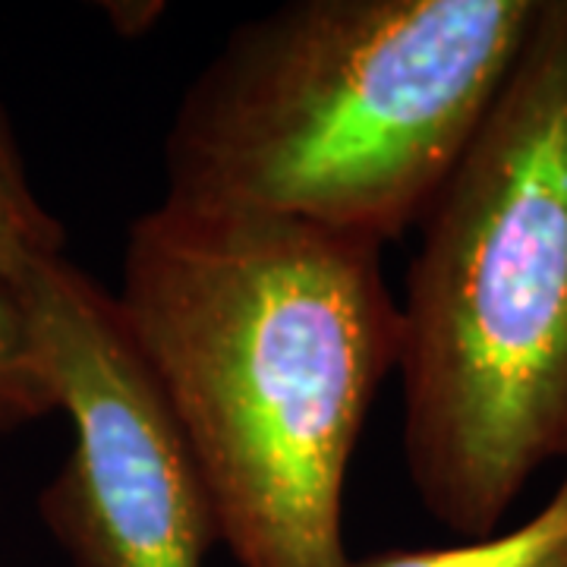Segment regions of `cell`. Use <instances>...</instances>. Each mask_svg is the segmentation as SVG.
Segmentation results:
<instances>
[{
	"label": "cell",
	"instance_id": "obj_1",
	"mask_svg": "<svg viewBox=\"0 0 567 567\" xmlns=\"http://www.w3.org/2000/svg\"><path fill=\"white\" fill-rule=\"evenodd\" d=\"M114 297L234 561L350 567L347 470L401 344L382 246L162 203L130 224Z\"/></svg>",
	"mask_w": 567,
	"mask_h": 567
},
{
	"label": "cell",
	"instance_id": "obj_2",
	"mask_svg": "<svg viewBox=\"0 0 567 567\" xmlns=\"http://www.w3.org/2000/svg\"><path fill=\"white\" fill-rule=\"evenodd\" d=\"M539 0H290L240 22L164 133V199L394 244L486 121Z\"/></svg>",
	"mask_w": 567,
	"mask_h": 567
},
{
	"label": "cell",
	"instance_id": "obj_3",
	"mask_svg": "<svg viewBox=\"0 0 567 567\" xmlns=\"http://www.w3.org/2000/svg\"><path fill=\"white\" fill-rule=\"evenodd\" d=\"M398 300L404 461L457 539L567 464V0L536 20L420 221Z\"/></svg>",
	"mask_w": 567,
	"mask_h": 567
},
{
	"label": "cell",
	"instance_id": "obj_4",
	"mask_svg": "<svg viewBox=\"0 0 567 567\" xmlns=\"http://www.w3.org/2000/svg\"><path fill=\"white\" fill-rule=\"evenodd\" d=\"M32 357L73 445L39 514L70 567H205L221 527L114 290L66 252L25 278Z\"/></svg>",
	"mask_w": 567,
	"mask_h": 567
},
{
	"label": "cell",
	"instance_id": "obj_5",
	"mask_svg": "<svg viewBox=\"0 0 567 567\" xmlns=\"http://www.w3.org/2000/svg\"><path fill=\"white\" fill-rule=\"evenodd\" d=\"M63 249L66 230L35 193L20 136L0 102V432L58 413L32 357L22 293L32 265Z\"/></svg>",
	"mask_w": 567,
	"mask_h": 567
},
{
	"label": "cell",
	"instance_id": "obj_6",
	"mask_svg": "<svg viewBox=\"0 0 567 567\" xmlns=\"http://www.w3.org/2000/svg\"><path fill=\"white\" fill-rule=\"evenodd\" d=\"M350 567H567V470L558 488L533 517L483 539L442 548H388Z\"/></svg>",
	"mask_w": 567,
	"mask_h": 567
},
{
	"label": "cell",
	"instance_id": "obj_7",
	"mask_svg": "<svg viewBox=\"0 0 567 567\" xmlns=\"http://www.w3.org/2000/svg\"><path fill=\"white\" fill-rule=\"evenodd\" d=\"M102 10L104 20L111 22V29L121 39H142L167 13V7L158 0H121V3H102Z\"/></svg>",
	"mask_w": 567,
	"mask_h": 567
}]
</instances>
